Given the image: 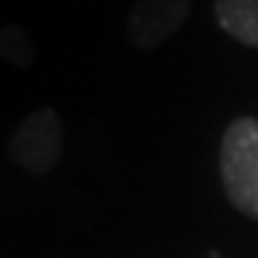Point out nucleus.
<instances>
[{"label": "nucleus", "instance_id": "f257e3e1", "mask_svg": "<svg viewBox=\"0 0 258 258\" xmlns=\"http://www.w3.org/2000/svg\"><path fill=\"white\" fill-rule=\"evenodd\" d=\"M221 182L229 203L258 221V119H234L221 140Z\"/></svg>", "mask_w": 258, "mask_h": 258}, {"label": "nucleus", "instance_id": "f03ea898", "mask_svg": "<svg viewBox=\"0 0 258 258\" xmlns=\"http://www.w3.org/2000/svg\"><path fill=\"white\" fill-rule=\"evenodd\" d=\"M8 153L29 174H50L63 153V124L53 108L29 113L8 140Z\"/></svg>", "mask_w": 258, "mask_h": 258}, {"label": "nucleus", "instance_id": "7ed1b4c3", "mask_svg": "<svg viewBox=\"0 0 258 258\" xmlns=\"http://www.w3.org/2000/svg\"><path fill=\"white\" fill-rule=\"evenodd\" d=\"M192 0H135L126 16V37L137 50H153L190 19Z\"/></svg>", "mask_w": 258, "mask_h": 258}, {"label": "nucleus", "instance_id": "20e7f679", "mask_svg": "<svg viewBox=\"0 0 258 258\" xmlns=\"http://www.w3.org/2000/svg\"><path fill=\"white\" fill-rule=\"evenodd\" d=\"M214 14L232 40L258 48V0H216Z\"/></svg>", "mask_w": 258, "mask_h": 258}, {"label": "nucleus", "instance_id": "39448f33", "mask_svg": "<svg viewBox=\"0 0 258 258\" xmlns=\"http://www.w3.org/2000/svg\"><path fill=\"white\" fill-rule=\"evenodd\" d=\"M0 61H6L16 69H29L34 63V42L19 24L0 27Z\"/></svg>", "mask_w": 258, "mask_h": 258}, {"label": "nucleus", "instance_id": "423d86ee", "mask_svg": "<svg viewBox=\"0 0 258 258\" xmlns=\"http://www.w3.org/2000/svg\"><path fill=\"white\" fill-rule=\"evenodd\" d=\"M208 258H221V255H219V253H211V255H208Z\"/></svg>", "mask_w": 258, "mask_h": 258}]
</instances>
